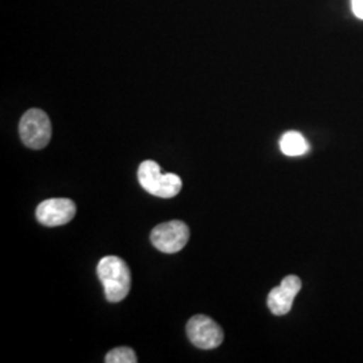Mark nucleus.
<instances>
[{"instance_id": "f257e3e1", "label": "nucleus", "mask_w": 363, "mask_h": 363, "mask_svg": "<svg viewBox=\"0 0 363 363\" xmlns=\"http://www.w3.org/2000/svg\"><path fill=\"white\" fill-rule=\"evenodd\" d=\"M97 274L104 286L105 298L108 301L118 303L128 296L132 276L124 259L117 256H106L100 259Z\"/></svg>"}, {"instance_id": "f03ea898", "label": "nucleus", "mask_w": 363, "mask_h": 363, "mask_svg": "<svg viewBox=\"0 0 363 363\" xmlns=\"http://www.w3.org/2000/svg\"><path fill=\"white\" fill-rule=\"evenodd\" d=\"M138 179L147 193L159 198H172L181 193L182 179L172 172L162 174L154 160H144L138 169Z\"/></svg>"}, {"instance_id": "7ed1b4c3", "label": "nucleus", "mask_w": 363, "mask_h": 363, "mask_svg": "<svg viewBox=\"0 0 363 363\" xmlns=\"http://www.w3.org/2000/svg\"><path fill=\"white\" fill-rule=\"evenodd\" d=\"M19 136L23 144L31 150L45 148L52 139L50 118L42 109H28L21 118Z\"/></svg>"}, {"instance_id": "20e7f679", "label": "nucleus", "mask_w": 363, "mask_h": 363, "mask_svg": "<svg viewBox=\"0 0 363 363\" xmlns=\"http://www.w3.org/2000/svg\"><path fill=\"white\" fill-rule=\"evenodd\" d=\"M190 238V229L183 220H169L155 226L151 232L152 245L163 253H177L186 247Z\"/></svg>"}, {"instance_id": "39448f33", "label": "nucleus", "mask_w": 363, "mask_h": 363, "mask_svg": "<svg viewBox=\"0 0 363 363\" xmlns=\"http://www.w3.org/2000/svg\"><path fill=\"white\" fill-rule=\"evenodd\" d=\"M187 337L195 347L202 350L217 349L223 342V331L220 325L206 315H195L187 327Z\"/></svg>"}, {"instance_id": "423d86ee", "label": "nucleus", "mask_w": 363, "mask_h": 363, "mask_svg": "<svg viewBox=\"0 0 363 363\" xmlns=\"http://www.w3.org/2000/svg\"><path fill=\"white\" fill-rule=\"evenodd\" d=\"M76 203L67 198H52L39 203L35 216L45 226L54 228L69 223L76 216Z\"/></svg>"}, {"instance_id": "0eeeda50", "label": "nucleus", "mask_w": 363, "mask_h": 363, "mask_svg": "<svg viewBox=\"0 0 363 363\" xmlns=\"http://www.w3.org/2000/svg\"><path fill=\"white\" fill-rule=\"evenodd\" d=\"M300 289H301V280L298 276H294V274L286 276L280 286L273 288L267 300L268 307L273 315L281 316L291 311L294 300L300 292Z\"/></svg>"}, {"instance_id": "6e6552de", "label": "nucleus", "mask_w": 363, "mask_h": 363, "mask_svg": "<svg viewBox=\"0 0 363 363\" xmlns=\"http://www.w3.org/2000/svg\"><path fill=\"white\" fill-rule=\"evenodd\" d=\"M280 150L286 156H300L304 155L310 150V145L301 133L289 130L280 139Z\"/></svg>"}, {"instance_id": "1a4fd4ad", "label": "nucleus", "mask_w": 363, "mask_h": 363, "mask_svg": "<svg viewBox=\"0 0 363 363\" xmlns=\"http://www.w3.org/2000/svg\"><path fill=\"white\" fill-rule=\"evenodd\" d=\"M106 363H136L138 358L130 347H117L109 351L105 357Z\"/></svg>"}, {"instance_id": "9d476101", "label": "nucleus", "mask_w": 363, "mask_h": 363, "mask_svg": "<svg viewBox=\"0 0 363 363\" xmlns=\"http://www.w3.org/2000/svg\"><path fill=\"white\" fill-rule=\"evenodd\" d=\"M351 9L354 15L363 21V0H351Z\"/></svg>"}]
</instances>
